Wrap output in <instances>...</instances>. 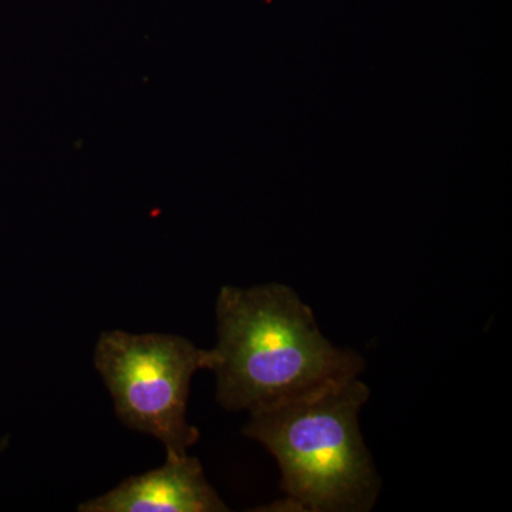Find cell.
<instances>
[{
	"label": "cell",
	"mask_w": 512,
	"mask_h": 512,
	"mask_svg": "<svg viewBox=\"0 0 512 512\" xmlns=\"http://www.w3.org/2000/svg\"><path fill=\"white\" fill-rule=\"evenodd\" d=\"M80 512H222L220 494L208 483L200 460L185 454L164 466L127 478L109 493L80 504Z\"/></svg>",
	"instance_id": "4"
},
{
	"label": "cell",
	"mask_w": 512,
	"mask_h": 512,
	"mask_svg": "<svg viewBox=\"0 0 512 512\" xmlns=\"http://www.w3.org/2000/svg\"><path fill=\"white\" fill-rule=\"evenodd\" d=\"M369 397V387L355 377L251 413L244 434L275 457L284 493L255 511H369L380 491L359 427Z\"/></svg>",
	"instance_id": "2"
},
{
	"label": "cell",
	"mask_w": 512,
	"mask_h": 512,
	"mask_svg": "<svg viewBox=\"0 0 512 512\" xmlns=\"http://www.w3.org/2000/svg\"><path fill=\"white\" fill-rule=\"evenodd\" d=\"M94 366L121 423L160 441L168 458L185 456L200 440L187 420L188 396L195 373L214 366L212 349L177 335L111 330L97 340Z\"/></svg>",
	"instance_id": "3"
},
{
	"label": "cell",
	"mask_w": 512,
	"mask_h": 512,
	"mask_svg": "<svg viewBox=\"0 0 512 512\" xmlns=\"http://www.w3.org/2000/svg\"><path fill=\"white\" fill-rule=\"evenodd\" d=\"M211 372L224 409L261 412L363 372L362 356L332 345L289 286H224Z\"/></svg>",
	"instance_id": "1"
}]
</instances>
